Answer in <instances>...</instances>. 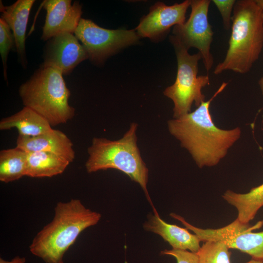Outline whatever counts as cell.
<instances>
[{"mask_svg": "<svg viewBox=\"0 0 263 263\" xmlns=\"http://www.w3.org/2000/svg\"><path fill=\"white\" fill-rule=\"evenodd\" d=\"M222 18L225 29L228 30L231 26V13L236 0H212Z\"/></svg>", "mask_w": 263, "mask_h": 263, "instance_id": "cell-22", "label": "cell"}, {"mask_svg": "<svg viewBox=\"0 0 263 263\" xmlns=\"http://www.w3.org/2000/svg\"><path fill=\"white\" fill-rule=\"evenodd\" d=\"M229 249L221 242H204L197 252L198 263H231Z\"/></svg>", "mask_w": 263, "mask_h": 263, "instance_id": "cell-20", "label": "cell"}, {"mask_svg": "<svg viewBox=\"0 0 263 263\" xmlns=\"http://www.w3.org/2000/svg\"><path fill=\"white\" fill-rule=\"evenodd\" d=\"M231 22L228 48L224 59L215 67V75L227 70L248 73L263 48V9L255 0H236Z\"/></svg>", "mask_w": 263, "mask_h": 263, "instance_id": "cell-3", "label": "cell"}, {"mask_svg": "<svg viewBox=\"0 0 263 263\" xmlns=\"http://www.w3.org/2000/svg\"><path fill=\"white\" fill-rule=\"evenodd\" d=\"M16 147L27 152L43 151L55 154L72 162L75 158L73 144L62 132L54 129L37 136L18 135Z\"/></svg>", "mask_w": 263, "mask_h": 263, "instance_id": "cell-13", "label": "cell"}, {"mask_svg": "<svg viewBox=\"0 0 263 263\" xmlns=\"http://www.w3.org/2000/svg\"><path fill=\"white\" fill-rule=\"evenodd\" d=\"M162 255L171 256L174 257L177 263H198L197 253L183 250H164L161 251Z\"/></svg>", "mask_w": 263, "mask_h": 263, "instance_id": "cell-23", "label": "cell"}, {"mask_svg": "<svg viewBox=\"0 0 263 263\" xmlns=\"http://www.w3.org/2000/svg\"><path fill=\"white\" fill-rule=\"evenodd\" d=\"M170 216L180 221L202 242H221L230 249L240 250L249 255L252 259L263 261V231H252L262 227L263 221L251 226L249 223H243L236 218L230 224L221 228L204 229L191 225L183 217L175 213H171Z\"/></svg>", "mask_w": 263, "mask_h": 263, "instance_id": "cell-7", "label": "cell"}, {"mask_svg": "<svg viewBox=\"0 0 263 263\" xmlns=\"http://www.w3.org/2000/svg\"><path fill=\"white\" fill-rule=\"evenodd\" d=\"M70 162L55 154L27 152L26 176L33 178L52 177L63 173Z\"/></svg>", "mask_w": 263, "mask_h": 263, "instance_id": "cell-18", "label": "cell"}, {"mask_svg": "<svg viewBox=\"0 0 263 263\" xmlns=\"http://www.w3.org/2000/svg\"><path fill=\"white\" fill-rule=\"evenodd\" d=\"M137 123H132L123 136L116 140L94 138L88 148L85 168L88 173L110 169L124 173L140 185L154 208L147 188L149 169L137 144Z\"/></svg>", "mask_w": 263, "mask_h": 263, "instance_id": "cell-4", "label": "cell"}, {"mask_svg": "<svg viewBox=\"0 0 263 263\" xmlns=\"http://www.w3.org/2000/svg\"><path fill=\"white\" fill-rule=\"evenodd\" d=\"M74 34L85 48L88 58L98 63L119 49L134 44L140 37L134 29H107L82 18Z\"/></svg>", "mask_w": 263, "mask_h": 263, "instance_id": "cell-8", "label": "cell"}, {"mask_svg": "<svg viewBox=\"0 0 263 263\" xmlns=\"http://www.w3.org/2000/svg\"><path fill=\"white\" fill-rule=\"evenodd\" d=\"M258 83L261 90L262 95H263V76L259 79Z\"/></svg>", "mask_w": 263, "mask_h": 263, "instance_id": "cell-25", "label": "cell"}, {"mask_svg": "<svg viewBox=\"0 0 263 263\" xmlns=\"http://www.w3.org/2000/svg\"><path fill=\"white\" fill-rule=\"evenodd\" d=\"M257 4L263 9V0H255Z\"/></svg>", "mask_w": 263, "mask_h": 263, "instance_id": "cell-27", "label": "cell"}, {"mask_svg": "<svg viewBox=\"0 0 263 263\" xmlns=\"http://www.w3.org/2000/svg\"><path fill=\"white\" fill-rule=\"evenodd\" d=\"M190 5L189 0L170 6L157 2L142 19L135 30L140 37L157 38L167 33L171 27L183 24L186 21V12Z\"/></svg>", "mask_w": 263, "mask_h": 263, "instance_id": "cell-11", "label": "cell"}, {"mask_svg": "<svg viewBox=\"0 0 263 263\" xmlns=\"http://www.w3.org/2000/svg\"><path fill=\"white\" fill-rule=\"evenodd\" d=\"M26 259L24 257H20L19 256H16L12 260L8 261L0 258V263H25Z\"/></svg>", "mask_w": 263, "mask_h": 263, "instance_id": "cell-24", "label": "cell"}, {"mask_svg": "<svg viewBox=\"0 0 263 263\" xmlns=\"http://www.w3.org/2000/svg\"><path fill=\"white\" fill-rule=\"evenodd\" d=\"M245 263H263V261H261V260H255L254 259H251L250 261Z\"/></svg>", "mask_w": 263, "mask_h": 263, "instance_id": "cell-26", "label": "cell"}, {"mask_svg": "<svg viewBox=\"0 0 263 263\" xmlns=\"http://www.w3.org/2000/svg\"><path fill=\"white\" fill-rule=\"evenodd\" d=\"M169 40L177 57V71L175 81L164 91V94L173 101V117L178 118L190 112L194 103L196 107L205 101L202 89L210 84L209 76L198 75V62L202 59L200 53L190 55L188 49L176 36Z\"/></svg>", "mask_w": 263, "mask_h": 263, "instance_id": "cell-6", "label": "cell"}, {"mask_svg": "<svg viewBox=\"0 0 263 263\" xmlns=\"http://www.w3.org/2000/svg\"><path fill=\"white\" fill-rule=\"evenodd\" d=\"M63 75L59 70L41 64L19 90L24 107L39 114L52 127L66 123L75 115Z\"/></svg>", "mask_w": 263, "mask_h": 263, "instance_id": "cell-5", "label": "cell"}, {"mask_svg": "<svg viewBox=\"0 0 263 263\" xmlns=\"http://www.w3.org/2000/svg\"><path fill=\"white\" fill-rule=\"evenodd\" d=\"M52 127L43 117L27 107L0 121V130L15 128L19 135L24 136H37L48 133L53 130Z\"/></svg>", "mask_w": 263, "mask_h": 263, "instance_id": "cell-16", "label": "cell"}, {"mask_svg": "<svg viewBox=\"0 0 263 263\" xmlns=\"http://www.w3.org/2000/svg\"><path fill=\"white\" fill-rule=\"evenodd\" d=\"M227 85L223 82L211 97L202 102L194 111L168 121L170 134L188 151L201 169L218 164L241 135L239 127L223 130L217 127L210 114L211 102Z\"/></svg>", "mask_w": 263, "mask_h": 263, "instance_id": "cell-1", "label": "cell"}, {"mask_svg": "<svg viewBox=\"0 0 263 263\" xmlns=\"http://www.w3.org/2000/svg\"><path fill=\"white\" fill-rule=\"evenodd\" d=\"M101 218L99 213L86 208L79 199L58 202L53 220L34 237L30 251L46 263H63L65 253L78 236Z\"/></svg>", "mask_w": 263, "mask_h": 263, "instance_id": "cell-2", "label": "cell"}, {"mask_svg": "<svg viewBox=\"0 0 263 263\" xmlns=\"http://www.w3.org/2000/svg\"><path fill=\"white\" fill-rule=\"evenodd\" d=\"M223 198L236 208L238 212L237 219L244 224H249L263 206V184L252 188L245 193H236L227 190Z\"/></svg>", "mask_w": 263, "mask_h": 263, "instance_id": "cell-17", "label": "cell"}, {"mask_svg": "<svg viewBox=\"0 0 263 263\" xmlns=\"http://www.w3.org/2000/svg\"><path fill=\"white\" fill-rule=\"evenodd\" d=\"M210 0H191V13L183 24L173 27V35L177 37L188 50L194 47L202 56L205 68L208 73L213 63L211 44L214 33L208 19Z\"/></svg>", "mask_w": 263, "mask_h": 263, "instance_id": "cell-9", "label": "cell"}, {"mask_svg": "<svg viewBox=\"0 0 263 263\" xmlns=\"http://www.w3.org/2000/svg\"><path fill=\"white\" fill-rule=\"evenodd\" d=\"M150 214L144 224V229L160 236L168 242L172 249L189 250L197 253L200 249L199 238L194 233H191L186 228L169 224L163 220L157 211Z\"/></svg>", "mask_w": 263, "mask_h": 263, "instance_id": "cell-14", "label": "cell"}, {"mask_svg": "<svg viewBox=\"0 0 263 263\" xmlns=\"http://www.w3.org/2000/svg\"><path fill=\"white\" fill-rule=\"evenodd\" d=\"M87 58V52L75 34L64 33L48 40L42 65L56 69L63 75H68Z\"/></svg>", "mask_w": 263, "mask_h": 263, "instance_id": "cell-10", "label": "cell"}, {"mask_svg": "<svg viewBox=\"0 0 263 263\" xmlns=\"http://www.w3.org/2000/svg\"><path fill=\"white\" fill-rule=\"evenodd\" d=\"M27 152L17 147L0 151V181L8 183L26 176Z\"/></svg>", "mask_w": 263, "mask_h": 263, "instance_id": "cell-19", "label": "cell"}, {"mask_svg": "<svg viewBox=\"0 0 263 263\" xmlns=\"http://www.w3.org/2000/svg\"><path fill=\"white\" fill-rule=\"evenodd\" d=\"M35 0H18L9 6L0 1L1 18L8 25L13 33L16 49L24 68L27 61L25 49V34L31 9Z\"/></svg>", "mask_w": 263, "mask_h": 263, "instance_id": "cell-15", "label": "cell"}, {"mask_svg": "<svg viewBox=\"0 0 263 263\" xmlns=\"http://www.w3.org/2000/svg\"><path fill=\"white\" fill-rule=\"evenodd\" d=\"M15 46L13 33L8 25L0 18V53L2 59L3 75L7 80V61L9 53L13 46Z\"/></svg>", "mask_w": 263, "mask_h": 263, "instance_id": "cell-21", "label": "cell"}, {"mask_svg": "<svg viewBox=\"0 0 263 263\" xmlns=\"http://www.w3.org/2000/svg\"><path fill=\"white\" fill-rule=\"evenodd\" d=\"M46 11L41 38L44 41L64 33L74 34L82 15L79 2L71 0H47L43 3Z\"/></svg>", "mask_w": 263, "mask_h": 263, "instance_id": "cell-12", "label": "cell"}]
</instances>
